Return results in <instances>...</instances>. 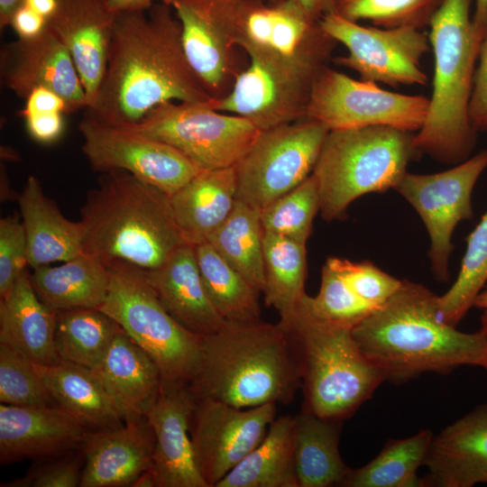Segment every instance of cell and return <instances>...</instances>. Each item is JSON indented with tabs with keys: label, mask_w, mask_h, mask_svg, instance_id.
<instances>
[{
	"label": "cell",
	"mask_w": 487,
	"mask_h": 487,
	"mask_svg": "<svg viewBox=\"0 0 487 487\" xmlns=\"http://www.w3.org/2000/svg\"><path fill=\"white\" fill-rule=\"evenodd\" d=\"M181 42V27L162 2L144 11L117 14L106 70L87 115L125 127L165 102L212 100Z\"/></svg>",
	"instance_id": "1"
},
{
	"label": "cell",
	"mask_w": 487,
	"mask_h": 487,
	"mask_svg": "<svg viewBox=\"0 0 487 487\" xmlns=\"http://www.w3.org/2000/svg\"><path fill=\"white\" fill-rule=\"evenodd\" d=\"M363 354L385 381L406 382L427 372L448 373L462 365L483 368L487 333H464L447 324L439 297L403 280L399 289L352 329Z\"/></svg>",
	"instance_id": "2"
},
{
	"label": "cell",
	"mask_w": 487,
	"mask_h": 487,
	"mask_svg": "<svg viewBox=\"0 0 487 487\" xmlns=\"http://www.w3.org/2000/svg\"><path fill=\"white\" fill-rule=\"evenodd\" d=\"M188 387L196 399L237 408L289 404L301 375L289 333L261 319L225 321L202 336L200 363Z\"/></svg>",
	"instance_id": "3"
},
{
	"label": "cell",
	"mask_w": 487,
	"mask_h": 487,
	"mask_svg": "<svg viewBox=\"0 0 487 487\" xmlns=\"http://www.w3.org/2000/svg\"><path fill=\"white\" fill-rule=\"evenodd\" d=\"M83 252L106 264L124 262L148 271L189 244L170 196L132 174L103 173L81 207Z\"/></svg>",
	"instance_id": "4"
},
{
	"label": "cell",
	"mask_w": 487,
	"mask_h": 487,
	"mask_svg": "<svg viewBox=\"0 0 487 487\" xmlns=\"http://www.w3.org/2000/svg\"><path fill=\"white\" fill-rule=\"evenodd\" d=\"M473 0H444L428 34L434 54L432 94L425 121L415 133L418 152L458 164L476 145L469 104L482 38L470 15Z\"/></svg>",
	"instance_id": "5"
},
{
	"label": "cell",
	"mask_w": 487,
	"mask_h": 487,
	"mask_svg": "<svg viewBox=\"0 0 487 487\" xmlns=\"http://www.w3.org/2000/svg\"><path fill=\"white\" fill-rule=\"evenodd\" d=\"M279 324L289 333L298 356L303 411L343 420L385 381L361 351L351 327L317 318L301 303Z\"/></svg>",
	"instance_id": "6"
},
{
	"label": "cell",
	"mask_w": 487,
	"mask_h": 487,
	"mask_svg": "<svg viewBox=\"0 0 487 487\" xmlns=\"http://www.w3.org/2000/svg\"><path fill=\"white\" fill-rule=\"evenodd\" d=\"M414 136L383 125L329 130L312 172L321 216L337 219L359 197L394 189L409 163L420 154Z\"/></svg>",
	"instance_id": "7"
},
{
	"label": "cell",
	"mask_w": 487,
	"mask_h": 487,
	"mask_svg": "<svg viewBox=\"0 0 487 487\" xmlns=\"http://www.w3.org/2000/svg\"><path fill=\"white\" fill-rule=\"evenodd\" d=\"M108 293L100 310L152 358L163 385H188L201 359V339L163 308L144 271L124 262L107 264Z\"/></svg>",
	"instance_id": "8"
},
{
	"label": "cell",
	"mask_w": 487,
	"mask_h": 487,
	"mask_svg": "<svg viewBox=\"0 0 487 487\" xmlns=\"http://www.w3.org/2000/svg\"><path fill=\"white\" fill-rule=\"evenodd\" d=\"M123 128L166 142L200 170L235 167L261 130L247 119L207 103L165 102Z\"/></svg>",
	"instance_id": "9"
},
{
	"label": "cell",
	"mask_w": 487,
	"mask_h": 487,
	"mask_svg": "<svg viewBox=\"0 0 487 487\" xmlns=\"http://www.w3.org/2000/svg\"><path fill=\"white\" fill-rule=\"evenodd\" d=\"M249 65L235 77L231 89L209 106L236 115L261 131L306 117L314 81L327 65L294 63L254 49H246Z\"/></svg>",
	"instance_id": "10"
},
{
	"label": "cell",
	"mask_w": 487,
	"mask_h": 487,
	"mask_svg": "<svg viewBox=\"0 0 487 487\" xmlns=\"http://www.w3.org/2000/svg\"><path fill=\"white\" fill-rule=\"evenodd\" d=\"M329 129L304 117L260 132L236 164L237 198L259 209L312 174Z\"/></svg>",
	"instance_id": "11"
},
{
	"label": "cell",
	"mask_w": 487,
	"mask_h": 487,
	"mask_svg": "<svg viewBox=\"0 0 487 487\" xmlns=\"http://www.w3.org/2000/svg\"><path fill=\"white\" fill-rule=\"evenodd\" d=\"M428 104L427 96L391 92L326 66L314 81L306 117L329 130L383 125L417 133Z\"/></svg>",
	"instance_id": "12"
},
{
	"label": "cell",
	"mask_w": 487,
	"mask_h": 487,
	"mask_svg": "<svg viewBox=\"0 0 487 487\" xmlns=\"http://www.w3.org/2000/svg\"><path fill=\"white\" fill-rule=\"evenodd\" d=\"M322 30L345 45L347 55L334 58L360 79L391 87L426 85L427 76L421 60L430 42L421 29L409 26L384 28L364 26L332 11L318 21Z\"/></svg>",
	"instance_id": "13"
},
{
	"label": "cell",
	"mask_w": 487,
	"mask_h": 487,
	"mask_svg": "<svg viewBox=\"0 0 487 487\" xmlns=\"http://www.w3.org/2000/svg\"><path fill=\"white\" fill-rule=\"evenodd\" d=\"M486 168L487 149L441 172L407 171L394 188L413 207L427 228L431 268L439 281L449 280L452 235L460 221L473 217L472 192Z\"/></svg>",
	"instance_id": "14"
},
{
	"label": "cell",
	"mask_w": 487,
	"mask_h": 487,
	"mask_svg": "<svg viewBox=\"0 0 487 487\" xmlns=\"http://www.w3.org/2000/svg\"><path fill=\"white\" fill-rule=\"evenodd\" d=\"M82 152L92 169L102 173L126 171L169 196L200 170L171 145L141 133L84 115L78 123Z\"/></svg>",
	"instance_id": "15"
},
{
	"label": "cell",
	"mask_w": 487,
	"mask_h": 487,
	"mask_svg": "<svg viewBox=\"0 0 487 487\" xmlns=\"http://www.w3.org/2000/svg\"><path fill=\"white\" fill-rule=\"evenodd\" d=\"M276 410L274 403L244 409L196 399L189 434L207 487H216L263 439Z\"/></svg>",
	"instance_id": "16"
},
{
	"label": "cell",
	"mask_w": 487,
	"mask_h": 487,
	"mask_svg": "<svg viewBox=\"0 0 487 487\" xmlns=\"http://www.w3.org/2000/svg\"><path fill=\"white\" fill-rule=\"evenodd\" d=\"M170 6L181 27L186 57L214 98L226 94L231 79L239 72L234 49L237 34L218 0H159Z\"/></svg>",
	"instance_id": "17"
},
{
	"label": "cell",
	"mask_w": 487,
	"mask_h": 487,
	"mask_svg": "<svg viewBox=\"0 0 487 487\" xmlns=\"http://www.w3.org/2000/svg\"><path fill=\"white\" fill-rule=\"evenodd\" d=\"M0 74L4 85L20 98L25 99L37 87H45L66 101L70 113L87 107L74 61L48 27L37 37L5 45L0 55Z\"/></svg>",
	"instance_id": "18"
},
{
	"label": "cell",
	"mask_w": 487,
	"mask_h": 487,
	"mask_svg": "<svg viewBox=\"0 0 487 487\" xmlns=\"http://www.w3.org/2000/svg\"><path fill=\"white\" fill-rule=\"evenodd\" d=\"M196 398L188 385H163L145 415L153 430L157 487H207L196 463L189 422Z\"/></svg>",
	"instance_id": "19"
},
{
	"label": "cell",
	"mask_w": 487,
	"mask_h": 487,
	"mask_svg": "<svg viewBox=\"0 0 487 487\" xmlns=\"http://www.w3.org/2000/svg\"><path fill=\"white\" fill-rule=\"evenodd\" d=\"M116 14L105 0H58L48 29L69 51L89 108L104 78Z\"/></svg>",
	"instance_id": "20"
},
{
	"label": "cell",
	"mask_w": 487,
	"mask_h": 487,
	"mask_svg": "<svg viewBox=\"0 0 487 487\" xmlns=\"http://www.w3.org/2000/svg\"><path fill=\"white\" fill-rule=\"evenodd\" d=\"M87 429L57 405H0V462L59 457L80 448Z\"/></svg>",
	"instance_id": "21"
},
{
	"label": "cell",
	"mask_w": 487,
	"mask_h": 487,
	"mask_svg": "<svg viewBox=\"0 0 487 487\" xmlns=\"http://www.w3.org/2000/svg\"><path fill=\"white\" fill-rule=\"evenodd\" d=\"M155 436L142 418L100 430H88L80 447L84 455L81 487H125L152 467Z\"/></svg>",
	"instance_id": "22"
},
{
	"label": "cell",
	"mask_w": 487,
	"mask_h": 487,
	"mask_svg": "<svg viewBox=\"0 0 487 487\" xmlns=\"http://www.w3.org/2000/svg\"><path fill=\"white\" fill-rule=\"evenodd\" d=\"M424 465V486L472 487L487 483V404L433 436Z\"/></svg>",
	"instance_id": "23"
},
{
	"label": "cell",
	"mask_w": 487,
	"mask_h": 487,
	"mask_svg": "<svg viewBox=\"0 0 487 487\" xmlns=\"http://www.w3.org/2000/svg\"><path fill=\"white\" fill-rule=\"evenodd\" d=\"M91 370L115 401L124 422L144 418L162 388L161 374L155 363L121 327Z\"/></svg>",
	"instance_id": "24"
},
{
	"label": "cell",
	"mask_w": 487,
	"mask_h": 487,
	"mask_svg": "<svg viewBox=\"0 0 487 487\" xmlns=\"http://www.w3.org/2000/svg\"><path fill=\"white\" fill-rule=\"evenodd\" d=\"M144 272L163 308L188 331L205 336L225 324L204 288L195 245H182L161 266Z\"/></svg>",
	"instance_id": "25"
},
{
	"label": "cell",
	"mask_w": 487,
	"mask_h": 487,
	"mask_svg": "<svg viewBox=\"0 0 487 487\" xmlns=\"http://www.w3.org/2000/svg\"><path fill=\"white\" fill-rule=\"evenodd\" d=\"M17 202L23 225L28 265L32 269L66 262L83 252L84 227L80 220L66 218L43 191L41 181L28 177Z\"/></svg>",
	"instance_id": "26"
},
{
	"label": "cell",
	"mask_w": 487,
	"mask_h": 487,
	"mask_svg": "<svg viewBox=\"0 0 487 487\" xmlns=\"http://www.w3.org/2000/svg\"><path fill=\"white\" fill-rule=\"evenodd\" d=\"M57 311L34 290L25 271L0 301V342L13 345L33 363L60 361L55 345Z\"/></svg>",
	"instance_id": "27"
},
{
	"label": "cell",
	"mask_w": 487,
	"mask_h": 487,
	"mask_svg": "<svg viewBox=\"0 0 487 487\" xmlns=\"http://www.w3.org/2000/svg\"><path fill=\"white\" fill-rule=\"evenodd\" d=\"M237 198L235 168L200 170L170 196L177 223L193 245L208 236L227 218Z\"/></svg>",
	"instance_id": "28"
},
{
	"label": "cell",
	"mask_w": 487,
	"mask_h": 487,
	"mask_svg": "<svg viewBox=\"0 0 487 487\" xmlns=\"http://www.w3.org/2000/svg\"><path fill=\"white\" fill-rule=\"evenodd\" d=\"M34 364L54 403L87 430L117 427L125 423L91 369L62 360L51 365Z\"/></svg>",
	"instance_id": "29"
},
{
	"label": "cell",
	"mask_w": 487,
	"mask_h": 487,
	"mask_svg": "<svg viewBox=\"0 0 487 487\" xmlns=\"http://www.w3.org/2000/svg\"><path fill=\"white\" fill-rule=\"evenodd\" d=\"M32 285L39 298L56 311L100 308L109 289L108 265L82 252L60 265L32 269Z\"/></svg>",
	"instance_id": "30"
},
{
	"label": "cell",
	"mask_w": 487,
	"mask_h": 487,
	"mask_svg": "<svg viewBox=\"0 0 487 487\" xmlns=\"http://www.w3.org/2000/svg\"><path fill=\"white\" fill-rule=\"evenodd\" d=\"M341 424L303 410L294 417L298 487L341 486L350 471L338 448Z\"/></svg>",
	"instance_id": "31"
},
{
	"label": "cell",
	"mask_w": 487,
	"mask_h": 487,
	"mask_svg": "<svg viewBox=\"0 0 487 487\" xmlns=\"http://www.w3.org/2000/svg\"><path fill=\"white\" fill-rule=\"evenodd\" d=\"M294 417L271 423L263 439L216 487H298Z\"/></svg>",
	"instance_id": "32"
},
{
	"label": "cell",
	"mask_w": 487,
	"mask_h": 487,
	"mask_svg": "<svg viewBox=\"0 0 487 487\" xmlns=\"http://www.w3.org/2000/svg\"><path fill=\"white\" fill-rule=\"evenodd\" d=\"M263 234L261 209L236 198L227 218L206 241L261 293L264 287Z\"/></svg>",
	"instance_id": "33"
},
{
	"label": "cell",
	"mask_w": 487,
	"mask_h": 487,
	"mask_svg": "<svg viewBox=\"0 0 487 487\" xmlns=\"http://www.w3.org/2000/svg\"><path fill=\"white\" fill-rule=\"evenodd\" d=\"M289 238L264 232L262 240L265 304L280 314L292 316L300 305L307 276V248Z\"/></svg>",
	"instance_id": "34"
},
{
	"label": "cell",
	"mask_w": 487,
	"mask_h": 487,
	"mask_svg": "<svg viewBox=\"0 0 487 487\" xmlns=\"http://www.w3.org/2000/svg\"><path fill=\"white\" fill-rule=\"evenodd\" d=\"M433 434L427 429L407 438L389 440L367 464L350 469L344 487H424L417 472L424 465Z\"/></svg>",
	"instance_id": "35"
},
{
	"label": "cell",
	"mask_w": 487,
	"mask_h": 487,
	"mask_svg": "<svg viewBox=\"0 0 487 487\" xmlns=\"http://www.w3.org/2000/svg\"><path fill=\"white\" fill-rule=\"evenodd\" d=\"M206 292L225 321H254L261 315L259 292L207 243L195 245Z\"/></svg>",
	"instance_id": "36"
},
{
	"label": "cell",
	"mask_w": 487,
	"mask_h": 487,
	"mask_svg": "<svg viewBox=\"0 0 487 487\" xmlns=\"http://www.w3.org/2000/svg\"><path fill=\"white\" fill-rule=\"evenodd\" d=\"M119 327L98 308L57 311L58 354L62 361L92 369L106 353Z\"/></svg>",
	"instance_id": "37"
},
{
	"label": "cell",
	"mask_w": 487,
	"mask_h": 487,
	"mask_svg": "<svg viewBox=\"0 0 487 487\" xmlns=\"http://www.w3.org/2000/svg\"><path fill=\"white\" fill-rule=\"evenodd\" d=\"M487 283V211L467 237L464 255L455 282L439 297L444 320L454 326L473 307V301Z\"/></svg>",
	"instance_id": "38"
},
{
	"label": "cell",
	"mask_w": 487,
	"mask_h": 487,
	"mask_svg": "<svg viewBox=\"0 0 487 487\" xmlns=\"http://www.w3.org/2000/svg\"><path fill=\"white\" fill-rule=\"evenodd\" d=\"M320 209L318 184L313 174L261 209L264 232L307 244Z\"/></svg>",
	"instance_id": "39"
},
{
	"label": "cell",
	"mask_w": 487,
	"mask_h": 487,
	"mask_svg": "<svg viewBox=\"0 0 487 487\" xmlns=\"http://www.w3.org/2000/svg\"><path fill=\"white\" fill-rule=\"evenodd\" d=\"M444 0H335L334 12L354 21H370L374 26H409L423 29Z\"/></svg>",
	"instance_id": "40"
},
{
	"label": "cell",
	"mask_w": 487,
	"mask_h": 487,
	"mask_svg": "<svg viewBox=\"0 0 487 487\" xmlns=\"http://www.w3.org/2000/svg\"><path fill=\"white\" fill-rule=\"evenodd\" d=\"M301 304L317 318L352 329L374 309L360 299L327 259L322 267L317 296H304Z\"/></svg>",
	"instance_id": "41"
},
{
	"label": "cell",
	"mask_w": 487,
	"mask_h": 487,
	"mask_svg": "<svg viewBox=\"0 0 487 487\" xmlns=\"http://www.w3.org/2000/svg\"><path fill=\"white\" fill-rule=\"evenodd\" d=\"M0 401L12 406L56 405L34 363L4 342H0Z\"/></svg>",
	"instance_id": "42"
},
{
	"label": "cell",
	"mask_w": 487,
	"mask_h": 487,
	"mask_svg": "<svg viewBox=\"0 0 487 487\" xmlns=\"http://www.w3.org/2000/svg\"><path fill=\"white\" fill-rule=\"evenodd\" d=\"M351 289L372 309L381 307L400 287L401 281L370 262H354L338 257L327 258Z\"/></svg>",
	"instance_id": "43"
},
{
	"label": "cell",
	"mask_w": 487,
	"mask_h": 487,
	"mask_svg": "<svg viewBox=\"0 0 487 487\" xmlns=\"http://www.w3.org/2000/svg\"><path fill=\"white\" fill-rule=\"evenodd\" d=\"M27 244L22 220L8 216L0 220V296H5L26 271Z\"/></svg>",
	"instance_id": "44"
},
{
	"label": "cell",
	"mask_w": 487,
	"mask_h": 487,
	"mask_svg": "<svg viewBox=\"0 0 487 487\" xmlns=\"http://www.w3.org/2000/svg\"><path fill=\"white\" fill-rule=\"evenodd\" d=\"M84 455L70 452L52 462L32 468L26 474L8 482L1 487H77L80 485Z\"/></svg>",
	"instance_id": "45"
},
{
	"label": "cell",
	"mask_w": 487,
	"mask_h": 487,
	"mask_svg": "<svg viewBox=\"0 0 487 487\" xmlns=\"http://www.w3.org/2000/svg\"><path fill=\"white\" fill-rule=\"evenodd\" d=\"M477 60L469 104V117L477 133H487V25Z\"/></svg>",
	"instance_id": "46"
},
{
	"label": "cell",
	"mask_w": 487,
	"mask_h": 487,
	"mask_svg": "<svg viewBox=\"0 0 487 487\" xmlns=\"http://www.w3.org/2000/svg\"><path fill=\"white\" fill-rule=\"evenodd\" d=\"M47 113L70 114V111L66 101L58 93L45 87H37L25 98V106L21 115L24 118Z\"/></svg>",
	"instance_id": "47"
},
{
	"label": "cell",
	"mask_w": 487,
	"mask_h": 487,
	"mask_svg": "<svg viewBox=\"0 0 487 487\" xmlns=\"http://www.w3.org/2000/svg\"><path fill=\"white\" fill-rule=\"evenodd\" d=\"M63 115L61 113H47L26 116L24 117L26 129L32 138L39 142H54L63 133Z\"/></svg>",
	"instance_id": "48"
},
{
	"label": "cell",
	"mask_w": 487,
	"mask_h": 487,
	"mask_svg": "<svg viewBox=\"0 0 487 487\" xmlns=\"http://www.w3.org/2000/svg\"><path fill=\"white\" fill-rule=\"evenodd\" d=\"M47 19L25 5H20L12 14L9 26L16 32L18 39L27 40L37 37L47 28Z\"/></svg>",
	"instance_id": "49"
},
{
	"label": "cell",
	"mask_w": 487,
	"mask_h": 487,
	"mask_svg": "<svg viewBox=\"0 0 487 487\" xmlns=\"http://www.w3.org/2000/svg\"><path fill=\"white\" fill-rule=\"evenodd\" d=\"M288 1L297 5L313 22L334 11L335 0H270V3Z\"/></svg>",
	"instance_id": "50"
},
{
	"label": "cell",
	"mask_w": 487,
	"mask_h": 487,
	"mask_svg": "<svg viewBox=\"0 0 487 487\" xmlns=\"http://www.w3.org/2000/svg\"><path fill=\"white\" fill-rule=\"evenodd\" d=\"M108 8L115 14L144 11L150 8L153 0H105Z\"/></svg>",
	"instance_id": "51"
},
{
	"label": "cell",
	"mask_w": 487,
	"mask_h": 487,
	"mask_svg": "<svg viewBox=\"0 0 487 487\" xmlns=\"http://www.w3.org/2000/svg\"><path fill=\"white\" fill-rule=\"evenodd\" d=\"M22 4L35 11L47 20L53 15L58 7V0H23Z\"/></svg>",
	"instance_id": "52"
},
{
	"label": "cell",
	"mask_w": 487,
	"mask_h": 487,
	"mask_svg": "<svg viewBox=\"0 0 487 487\" xmlns=\"http://www.w3.org/2000/svg\"><path fill=\"white\" fill-rule=\"evenodd\" d=\"M472 20L474 30L482 39L487 25V0H475V10Z\"/></svg>",
	"instance_id": "53"
},
{
	"label": "cell",
	"mask_w": 487,
	"mask_h": 487,
	"mask_svg": "<svg viewBox=\"0 0 487 487\" xmlns=\"http://www.w3.org/2000/svg\"><path fill=\"white\" fill-rule=\"evenodd\" d=\"M23 0H0V27L1 30L9 26V21L14 11Z\"/></svg>",
	"instance_id": "54"
},
{
	"label": "cell",
	"mask_w": 487,
	"mask_h": 487,
	"mask_svg": "<svg viewBox=\"0 0 487 487\" xmlns=\"http://www.w3.org/2000/svg\"><path fill=\"white\" fill-rule=\"evenodd\" d=\"M473 307H476L482 310V329L487 333V283L485 288L482 289L476 296L473 301Z\"/></svg>",
	"instance_id": "55"
},
{
	"label": "cell",
	"mask_w": 487,
	"mask_h": 487,
	"mask_svg": "<svg viewBox=\"0 0 487 487\" xmlns=\"http://www.w3.org/2000/svg\"><path fill=\"white\" fill-rule=\"evenodd\" d=\"M133 487H157L155 474L152 468L144 471L133 483Z\"/></svg>",
	"instance_id": "56"
},
{
	"label": "cell",
	"mask_w": 487,
	"mask_h": 487,
	"mask_svg": "<svg viewBox=\"0 0 487 487\" xmlns=\"http://www.w3.org/2000/svg\"><path fill=\"white\" fill-rule=\"evenodd\" d=\"M483 368L487 370V359H486V362H485V364H484Z\"/></svg>",
	"instance_id": "57"
}]
</instances>
